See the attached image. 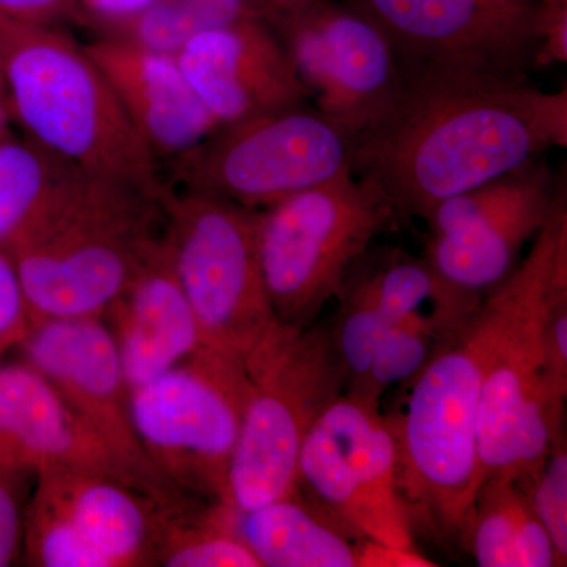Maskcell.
<instances>
[{
  "label": "cell",
  "instance_id": "6da1fadb",
  "mask_svg": "<svg viewBox=\"0 0 567 567\" xmlns=\"http://www.w3.org/2000/svg\"><path fill=\"white\" fill-rule=\"evenodd\" d=\"M567 145V92L456 73H399L386 110L352 137L350 171L395 223Z\"/></svg>",
  "mask_w": 567,
  "mask_h": 567
},
{
  "label": "cell",
  "instance_id": "7a4b0ae2",
  "mask_svg": "<svg viewBox=\"0 0 567 567\" xmlns=\"http://www.w3.org/2000/svg\"><path fill=\"white\" fill-rule=\"evenodd\" d=\"M567 238L566 194L524 262L486 295L475 312L410 380L398 420H386L398 446L399 484L413 525L462 535L484 483L477 415L488 369L537 298L546 292L559 245Z\"/></svg>",
  "mask_w": 567,
  "mask_h": 567
},
{
  "label": "cell",
  "instance_id": "3957f363",
  "mask_svg": "<svg viewBox=\"0 0 567 567\" xmlns=\"http://www.w3.org/2000/svg\"><path fill=\"white\" fill-rule=\"evenodd\" d=\"M163 196L74 167L2 248L32 323L103 317L163 238Z\"/></svg>",
  "mask_w": 567,
  "mask_h": 567
},
{
  "label": "cell",
  "instance_id": "277c9868",
  "mask_svg": "<svg viewBox=\"0 0 567 567\" xmlns=\"http://www.w3.org/2000/svg\"><path fill=\"white\" fill-rule=\"evenodd\" d=\"M0 62L29 140L87 173L163 196L159 159L84 44L54 24L0 17Z\"/></svg>",
  "mask_w": 567,
  "mask_h": 567
},
{
  "label": "cell",
  "instance_id": "5b68a950",
  "mask_svg": "<svg viewBox=\"0 0 567 567\" xmlns=\"http://www.w3.org/2000/svg\"><path fill=\"white\" fill-rule=\"evenodd\" d=\"M245 369L248 393L227 480V506L238 513L295 494L306 435L346 391L324 324L276 320Z\"/></svg>",
  "mask_w": 567,
  "mask_h": 567
},
{
  "label": "cell",
  "instance_id": "8992f818",
  "mask_svg": "<svg viewBox=\"0 0 567 567\" xmlns=\"http://www.w3.org/2000/svg\"><path fill=\"white\" fill-rule=\"evenodd\" d=\"M395 223L393 207L352 173L260 210V265L279 322L316 323L347 276Z\"/></svg>",
  "mask_w": 567,
  "mask_h": 567
},
{
  "label": "cell",
  "instance_id": "52a82bcc",
  "mask_svg": "<svg viewBox=\"0 0 567 567\" xmlns=\"http://www.w3.org/2000/svg\"><path fill=\"white\" fill-rule=\"evenodd\" d=\"M164 238L204 349L244 363L276 322L260 265V210L207 196H163Z\"/></svg>",
  "mask_w": 567,
  "mask_h": 567
},
{
  "label": "cell",
  "instance_id": "ba28073f",
  "mask_svg": "<svg viewBox=\"0 0 567 567\" xmlns=\"http://www.w3.org/2000/svg\"><path fill=\"white\" fill-rule=\"evenodd\" d=\"M352 134L308 103L219 125L169 159L185 192L262 210L350 171Z\"/></svg>",
  "mask_w": 567,
  "mask_h": 567
},
{
  "label": "cell",
  "instance_id": "9c48e42d",
  "mask_svg": "<svg viewBox=\"0 0 567 567\" xmlns=\"http://www.w3.org/2000/svg\"><path fill=\"white\" fill-rule=\"evenodd\" d=\"M246 393L245 364L207 350L130 391L142 446L181 494L227 506Z\"/></svg>",
  "mask_w": 567,
  "mask_h": 567
},
{
  "label": "cell",
  "instance_id": "30bf717a",
  "mask_svg": "<svg viewBox=\"0 0 567 567\" xmlns=\"http://www.w3.org/2000/svg\"><path fill=\"white\" fill-rule=\"evenodd\" d=\"M297 494L361 539L415 551L398 446L377 405L344 393L324 410L301 446Z\"/></svg>",
  "mask_w": 567,
  "mask_h": 567
},
{
  "label": "cell",
  "instance_id": "8fae6325",
  "mask_svg": "<svg viewBox=\"0 0 567 567\" xmlns=\"http://www.w3.org/2000/svg\"><path fill=\"white\" fill-rule=\"evenodd\" d=\"M390 43L399 73L527 82L540 0H342Z\"/></svg>",
  "mask_w": 567,
  "mask_h": 567
},
{
  "label": "cell",
  "instance_id": "7c38bea8",
  "mask_svg": "<svg viewBox=\"0 0 567 567\" xmlns=\"http://www.w3.org/2000/svg\"><path fill=\"white\" fill-rule=\"evenodd\" d=\"M18 347L25 363L58 388L71 409L132 472L145 494L167 511L197 502L167 483L145 453L134 427L117 346L103 317L40 320L32 323Z\"/></svg>",
  "mask_w": 567,
  "mask_h": 567
},
{
  "label": "cell",
  "instance_id": "4fadbf2b",
  "mask_svg": "<svg viewBox=\"0 0 567 567\" xmlns=\"http://www.w3.org/2000/svg\"><path fill=\"white\" fill-rule=\"evenodd\" d=\"M271 28L317 110L352 137L393 100L394 52L382 32L344 2L305 0L276 11Z\"/></svg>",
  "mask_w": 567,
  "mask_h": 567
},
{
  "label": "cell",
  "instance_id": "5bb4252c",
  "mask_svg": "<svg viewBox=\"0 0 567 567\" xmlns=\"http://www.w3.org/2000/svg\"><path fill=\"white\" fill-rule=\"evenodd\" d=\"M547 290L507 336L488 369L477 415L484 480H533L563 435L566 399L555 390L544 358Z\"/></svg>",
  "mask_w": 567,
  "mask_h": 567
},
{
  "label": "cell",
  "instance_id": "9a60e30c",
  "mask_svg": "<svg viewBox=\"0 0 567 567\" xmlns=\"http://www.w3.org/2000/svg\"><path fill=\"white\" fill-rule=\"evenodd\" d=\"M177 61L219 125L311 99L268 22L244 21L200 33L178 52Z\"/></svg>",
  "mask_w": 567,
  "mask_h": 567
},
{
  "label": "cell",
  "instance_id": "2e32d148",
  "mask_svg": "<svg viewBox=\"0 0 567 567\" xmlns=\"http://www.w3.org/2000/svg\"><path fill=\"white\" fill-rule=\"evenodd\" d=\"M0 466L35 475L44 470H82L144 492L58 388L25 361L0 363Z\"/></svg>",
  "mask_w": 567,
  "mask_h": 567
},
{
  "label": "cell",
  "instance_id": "e0dca14e",
  "mask_svg": "<svg viewBox=\"0 0 567 567\" xmlns=\"http://www.w3.org/2000/svg\"><path fill=\"white\" fill-rule=\"evenodd\" d=\"M84 48L159 162L181 156L218 128L177 55L103 37Z\"/></svg>",
  "mask_w": 567,
  "mask_h": 567
},
{
  "label": "cell",
  "instance_id": "ac0fdd59",
  "mask_svg": "<svg viewBox=\"0 0 567 567\" xmlns=\"http://www.w3.org/2000/svg\"><path fill=\"white\" fill-rule=\"evenodd\" d=\"M103 319L114 336L130 391L204 349L164 235Z\"/></svg>",
  "mask_w": 567,
  "mask_h": 567
},
{
  "label": "cell",
  "instance_id": "d6986e66",
  "mask_svg": "<svg viewBox=\"0 0 567 567\" xmlns=\"http://www.w3.org/2000/svg\"><path fill=\"white\" fill-rule=\"evenodd\" d=\"M558 196L547 164L533 159L516 196L457 233L429 237L425 259L451 286L483 298L514 270L522 248L543 229Z\"/></svg>",
  "mask_w": 567,
  "mask_h": 567
},
{
  "label": "cell",
  "instance_id": "ffe728a7",
  "mask_svg": "<svg viewBox=\"0 0 567 567\" xmlns=\"http://www.w3.org/2000/svg\"><path fill=\"white\" fill-rule=\"evenodd\" d=\"M234 527L262 567L434 566L416 551L352 535L297 491L246 513L234 509Z\"/></svg>",
  "mask_w": 567,
  "mask_h": 567
},
{
  "label": "cell",
  "instance_id": "44dd1931",
  "mask_svg": "<svg viewBox=\"0 0 567 567\" xmlns=\"http://www.w3.org/2000/svg\"><path fill=\"white\" fill-rule=\"evenodd\" d=\"M35 477V486L58 503L107 567L155 566L166 509L152 496L82 470H44Z\"/></svg>",
  "mask_w": 567,
  "mask_h": 567
},
{
  "label": "cell",
  "instance_id": "7402d4cb",
  "mask_svg": "<svg viewBox=\"0 0 567 567\" xmlns=\"http://www.w3.org/2000/svg\"><path fill=\"white\" fill-rule=\"evenodd\" d=\"M338 300L358 301L399 323L420 328L446 341L484 298L451 286L424 257L399 248H372L347 276Z\"/></svg>",
  "mask_w": 567,
  "mask_h": 567
},
{
  "label": "cell",
  "instance_id": "603a6c76",
  "mask_svg": "<svg viewBox=\"0 0 567 567\" xmlns=\"http://www.w3.org/2000/svg\"><path fill=\"white\" fill-rule=\"evenodd\" d=\"M276 11L270 0H156L136 13L89 20V24L103 39L177 55L200 33L244 21L271 24Z\"/></svg>",
  "mask_w": 567,
  "mask_h": 567
},
{
  "label": "cell",
  "instance_id": "cb8c5ba5",
  "mask_svg": "<svg viewBox=\"0 0 567 567\" xmlns=\"http://www.w3.org/2000/svg\"><path fill=\"white\" fill-rule=\"evenodd\" d=\"M155 565L167 567H262L234 527V509L199 503L164 511Z\"/></svg>",
  "mask_w": 567,
  "mask_h": 567
},
{
  "label": "cell",
  "instance_id": "d4e9b609",
  "mask_svg": "<svg viewBox=\"0 0 567 567\" xmlns=\"http://www.w3.org/2000/svg\"><path fill=\"white\" fill-rule=\"evenodd\" d=\"M74 167L31 140L0 141V249L50 203Z\"/></svg>",
  "mask_w": 567,
  "mask_h": 567
},
{
  "label": "cell",
  "instance_id": "484cf974",
  "mask_svg": "<svg viewBox=\"0 0 567 567\" xmlns=\"http://www.w3.org/2000/svg\"><path fill=\"white\" fill-rule=\"evenodd\" d=\"M528 496L518 481L488 476L481 484L461 539L481 567H516L518 520Z\"/></svg>",
  "mask_w": 567,
  "mask_h": 567
},
{
  "label": "cell",
  "instance_id": "4316f807",
  "mask_svg": "<svg viewBox=\"0 0 567 567\" xmlns=\"http://www.w3.org/2000/svg\"><path fill=\"white\" fill-rule=\"evenodd\" d=\"M22 551L31 566L107 567L58 503L37 486L25 511Z\"/></svg>",
  "mask_w": 567,
  "mask_h": 567
},
{
  "label": "cell",
  "instance_id": "83f0119b",
  "mask_svg": "<svg viewBox=\"0 0 567 567\" xmlns=\"http://www.w3.org/2000/svg\"><path fill=\"white\" fill-rule=\"evenodd\" d=\"M537 518L543 522L555 551L558 566L567 561V450L563 434L551 446L539 473L533 480L518 481Z\"/></svg>",
  "mask_w": 567,
  "mask_h": 567
},
{
  "label": "cell",
  "instance_id": "f1b7e54d",
  "mask_svg": "<svg viewBox=\"0 0 567 567\" xmlns=\"http://www.w3.org/2000/svg\"><path fill=\"white\" fill-rule=\"evenodd\" d=\"M35 473L0 466V567L14 565L24 544L29 486Z\"/></svg>",
  "mask_w": 567,
  "mask_h": 567
},
{
  "label": "cell",
  "instance_id": "f546056e",
  "mask_svg": "<svg viewBox=\"0 0 567 567\" xmlns=\"http://www.w3.org/2000/svg\"><path fill=\"white\" fill-rule=\"evenodd\" d=\"M31 324L20 279L9 256L0 249V353L20 346Z\"/></svg>",
  "mask_w": 567,
  "mask_h": 567
},
{
  "label": "cell",
  "instance_id": "4dcf8cb0",
  "mask_svg": "<svg viewBox=\"0 0 567 567\" xmlns=\"http://www.w3.org/2000/svg\"><path fill=\"white\" fill-rule=\"evenodd\" d=\"M567 62V0H540L535 66Z\"/></svg>",
  "mask_w": 567,
  "mask_h": 567
},
{
  "label": "cell",
  "instance_id": "1f68e13d",
  "mask_svg": "<svg viewBox=\"0 0 567 567\" xmlns=\"http://www.w3.org/2000/svg\"><path fill=\"white\" fill-rule=\"evenodd\" d=\"M558 566L557 551L543 522L537 518L532 505L525 506L518 520L516 536V567Z\"/></svg>",
  "mask_w": 567,
  "mask_h": 567
},
{
  "label": "cell",
  "instance_id": "d6a6232c",
  "mask_svg": "<svg viewBox=\"0 0 567 567\" xmlns=\"http://www.w3.org/2000/svg\"><path fill=\"white\" fill-rule=\"evenodd\" d=\"M78 11V0H0V17L54 24Z\"/></svg>",
  "mask_w": 567,
  "mask_h": 567
},
{
  "label": "cell",
  "instance_id": "836d02e7",
  "mask_svg": "<svg viewBox=\"0 0 567 567\" xmlns=\"http://www.w3.org/2000/svg\"><path fill=\"white\" fill-rule=\"evenodd\" d=\"M85 9L87 20H104L136 13L156 0H78Z\"/></svg>",
  "mask_w": 567,
  "mask_h": 567
},
{
  "label": "cell",
  "instance_id": "e575fe53",
  "mask_svg": "<svg viewBox=\"0 0 567 567\" xmlns=\"http://www.w3.org/2000/svg\"><path fill=\"white\" fill-rule=\"evenodd\" d=\"M10 117H13V114H11L9 87H7L6 73L0 62V141L9 137Z\"/></svg>",
  "mask_w": 567,
  "mask_h": 567
},
{
  "label": "cell",
  "instance_id": "d590c367",
  "mask_svg": "<svg viewBox=\"0 0 567 567\" xmlns=\"http://www.w3.org/2000/svg\"><path fill=\"white\" fill-rule=\"evenodd\" d=\"M271 3L276 7V10H287L292 9V7L298 6V3L305 2V0H270Z\"/></svg>",
  "mask_w": 567,
  "mask_h": 567
},
{
  "label": "cell",
  "instance_id": "8d00e7d4",
  "mask_svg": "<svg viewBox=\"0 0 567 567\" xmlns=\"http://www.w3.org/2000/svg\"><path fill=\"white\" fill-rule=\"evenodd\" d=\"M3 354L6 353H0V361H2Z\"/></svg>",
  "mask_w": 567,
  "mask_h": 567
}]
</instances>
